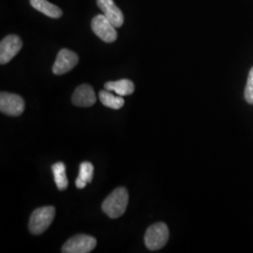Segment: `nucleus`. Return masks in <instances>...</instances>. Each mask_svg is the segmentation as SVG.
<instances>
[{"instance_id":"f257e3e1","label":"nucleus","mask_w":253,"mask_h":253,"mask_svg":"<svg viewBox=\"0 0 253 253\" xmlns=\"http://www.w3.org/2000/svg\"><path fill=\"white\" fill-rule=\"evenodd\" d=\"M128 203V193L125 188H118L103 201L101 208L111 218L120 217L126 211Z\"/></svg>"},{"instance_id":"f03ea898","label":"nucleus","mask_w":253,"mask_h":253,"mask_svg":"<svg viewBox=\"0 0 253 253\" xmlns=\"http://www.w3.org/2000/svg\"><path fill=\"white\" fill-rule=\"evenodd\" d=\"M55 216L54 207H43L34 210L29 219V231L33 235H42L51 225Z\"/></svg>"},{"instance_id":"7ed1b4c3","label":"nucleus","mask_w":253,"mask_h":253,"mask_svg":"<svg viewBox=\"0 0 253 253\" xmlns=\"http://www.w3.org/2000/svg\"><path fill=\"white\" fill-rule=\"evenodd\" d=\"M169 239V229L163 222H158L149 227L145 235V247L150 251L163 248Z\"/></svg>"},{"instance_id":"20e7f679","label":"nucleus","mask_w":253,"mask_h":253,"mask_svg":"<svg viewBox=\"0 0 253 253\" xmlns=\"http://www.w3.org/2000/svg\"><path fill=\"white\" fill-rule=\"evenodd\" d=\"M91 27L93 32L99 37L101 41L105 42L111 43L116 42L118 39L117 27H115L103 14H99L93 18Z\"/></svg>"},{"instance_id":"39448f33","label":"nucleus","mask_w":253,"mask_h":253,"mask_svg":"<svg viewBox=\"0 0 253 253\" xmlns=\"http://www.w3.org/2000/svg\"><path fill=\"white\" fill-rule=\"evenodd\" d=\"M97 246L95 237L87 235H77L70 238L62 247L64 253H88Z\"/></svg>"},{"instance_id":"423d86ee","label":"nucleus","mask_w":253,"mask_h":253,"mask_svg":"<svg viewBox=\"0 0 253 253\" xmlns=\"http://www.w3.org/2000/svg\"><path fill=\"white\" fill-rule=\"evenodd\" d=\"M0 111L10 117H18L25 111V100L17 94L1 92Z\"/></svg>"},{"instance_id":"0eeeda50","label":"nucleus","mask_w":253,"mask_h":253,"mask_svg":"<svg viewBox=\"0 0 253 253\" xmlns=\"http://www.w3.org/2000/svg\"><path fill=\"white\" fill-rule=\"evenodd\" d=\"M79 62V57L69 49H62L56 56L53 66V73L55 75H62L69 73Z\"/></svg>"},{"instance_id":"6e6552de","label":"nucleus","mask_w":253,"mask_h":253,"mask_svg":"<svg viewBox=\"0 0 253 253\" xmlns=\"http://www.w3.org/2000/svg\"><path fill=\"white\" fill-rule=\"evenodd\" d=\"M23 46L21 39L16 35L5 37L0 43V63L2 65L9 61L18 54Z\"/></svg>"},{"instance_id":"1a4fd4ad","label":"nucleus","mask_w":253,"mask_h":253,"mask_svg":"<svg viewBox=\"0 0 253 253\" xmlns=\"http://www.w3.org/2000/svg\"><path fill=\"white\" fill-rule=\"evenodd\" d=\"M97 5L102 11L103 15L115 27L117 28L122 27V25L124 24V15L121 9L115 4L114 0H97Z\"/></svg>"},{"instance_id":"9d476101","label":"nucleus","mask_w":253,"mask_h":253,"mask_svg":"<svg viewBox=\"0 0 253 253\" xmlns=\"http://www.w3.org/2000/svg\"><path fill=\"white\" fill-rule=\"evenodd\" d=\"M73 103L79 107H90L97 101L95 92L90 84H84L79 85L73 93Z\"/></svg>"},{"instance_id":"9b49d317","label":"nucleus","mask_w":253,"mask_h":253,"mask_svg":"<svg viewBox=\"0 0 253 253\" xmlns=\"http://www.w3.org/2000/svg\"><path fill=\"white\" fill-rule=\"evenodd\" d=\"M104 88L115 92L118 96L124 97L131 95L134 92V84L130 80L121 79L118 81L107 82L104 84Z\"/></svg>"},{"instance_id":"f8f14e48","label":"nucleus","mask_w":253,"mask_h":253,"mask_svg":"<svg viewBox=\"0 0 253 253\" xmlns=\"http://www.w3.org/2000/svg\"><path fill=\"white\" fill-rule=\"evenodd\" d=\"M30 4L34 9L48 17L59 18L62 16V10L47 0H30Z\"/></svg>"},{"instance_id":"ddd939ff","label":"nucleus","mask_w":253,"mask_h":253,"mask_svg":"<svg viewBox=\"0 0 253 253\" xmlns=\"http://www.w3.org/2000/svg\"><path fill=\"white\" fill-rule=\"evenodd\" d=\"M99 97H100V102L108 108L118 110L122 108L125 104V100L121 96H118V95L116 96L112 93V91H109L107 89L100 90Z\"/></svg>"},{"instance_id":"4468645a","label":"nucleus","mask_w":253,"mask_h":253,"mask_svg":"<svg viewBox=\"0 0 253 253\" xmlns=\"http://www.w3.org/2000/svg\"><path fill=\"white\" fill-rule=\"evenodd\" d=\"M94 166L89 162H84L80 165L79 176L75 181V185L78 189H84L87 183H90L93 178Z\"/></svg>"},{"instance_id":"2eb2a0df","label":"nucleus","mask_w":253,"mask_h":253,"mask_svg":"<svg viewBox=\"0 0 253 253\" xmlns=\"http://www.w3.org/2000/svg\"><path fill=\"white\" fill-rule=\"evenodd\" d=\"M52 171L54 173V182L59 190H66L69 185V181L66 175V166L63 163H54L52 166Z\"/></svg>"},{"instance_id":"dca6fc26","label":"nucleus","mask_w":253,"mask_h":253,"mask_svg":"<svg viewBox=\"0 0 253 253\" xmlns=\"http://www.w3.org/2000/svg\"><path fill=\"white\" fill-rule=\"evenodd\" d=\"M245 100H247L248 103L253 104V67L248 76L247 85L245 88Z\"/></svg>"}]
</instances>
